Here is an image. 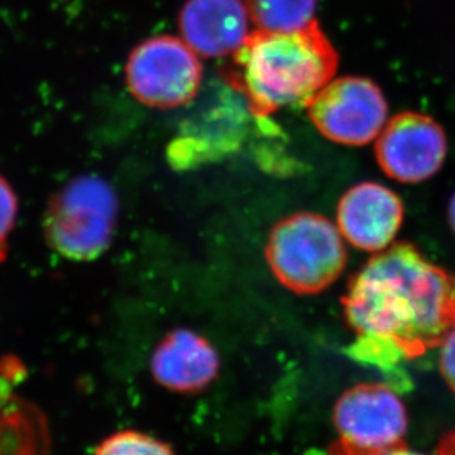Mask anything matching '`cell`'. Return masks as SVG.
Listing matches in <instances>:
<instances>
[{"label":"cell","mask_w":455,"mask_h":455,"mask_svg":"<svg viewBox=\"0 0 455 455\" xmlns=\"http://www.w3.org/2000/svg\"><path fill=\"white\" fill-rule=\"evenodd\" d=\"M118 199L98 176H80L49 199L44 230L48 245L71 261H93L111 245Z\"/></svg>","instance_id":"obj_4"},{"label":"cell","mask_w":455,"mask_h":455,"mask_svg":"<svg viewBox=\"0 0 455 455\" xmlns=\"http://www.w3.org/2000/svg\"><path fill=\"white\" fill-rule=\"evenodd\" d=\"M151 369L161 387L179 394H195L217 379L220 356L204 336L189 329H176L155 348Z\"/></svg>","instance_id":"obj_11"},{"label":"cell","mask_w":455,"mask_h":455,"mask_svg":"<svg viewBox=\"0 0 455 455\" xmlns=\"http://www.w3.org/2000/svg\"><path fill=\"white\" fill-rule=\"evenodd\" d=\"M18 199L12 186L0 174V264L8 258L9 236L15 228Z\"/></svg>","instance_id":"obj_15"},{"label":"cell","mask_w":455,"mask_h":455,"mask_svg":"<svg viewBox=\"0 0 455 455\" xmlns=\"http://www.w3.org/2000/svg\"><path fill=\"white\" fill-rule=\"evenodd\" d=\"M250 21L243 0H186L179 12L181 39L204 58L235 55L250 37Z\"/></svg>","instance_id":"obj_10"},{"label":"cell","mask_w":455,"mask_h":455,"mask_svg":"<svg viewBox=\"0 0 455 455\" xmlns=\"http://www.w3.org/2000/svg\"><path fill=\"white\" fill-rule=\"evenodd\" d=\"M438 455H455V430L445 435L443 443H439Z\"/></svg>","instance_id":"obj_18"},{"label":"cell","mask_w":455,"mask_h":455,"mask_svg":"<svg viewBox=\"0 0 455 455\" xmlns=\"http://www.w3.org/2000/svg\"><path fill=\"white\" fill-rule=\"evenodd\" d=\"M203 82L196 52L176 36H155L132 51L125 64L130 93L147 107L172 109L189 103Z\"/></svg>","instance_id":"obj_5"},{"label":"cell","mask_w":455,"mask_h":455,"mask_svg":"<svg viewBox=\"0 0 455 455\" xmlns=\"http://www.w3.org/2000/svg\"><path fill=\"white\" fill-rule=\"evenodd\" d=\"M439 348V370L448 387L455 392V326L448 331Z\"/></svg>","instance_id":"obj_16"},{"label":"cell","mask_w":455,"mask_h":455,"mask_svg":"<svg viewBox=\"0 0 455 455\" xmlns=\"http://www.w3.org/2000/svg\"><path fill=\"white\" fill-rule=\"evenodd\" d=\"M51 430L44 412L11 395L0 403V455H51Z\"/></svg>","instance_id":"obj_12"},{"label":"cell","mask_w":455,"mask_h":455,"mask_svg":"<svg viewBox=\"0 0 455 455\" xmlns=\"http://www.w3.org/2000/svg\"><path fill=\"white\" fill-rule=\"evenodd\" d=\"M448 224H450V228H451L455 236V192L451 196L450 205H448Z\"/></svg>","instance_id":"obj_19"},{"label":"cell","mask_w":455,"mask_h":455,"mask_svg":"<svg viewBox=\"0 0 455 455\" xmlns=\"http://www.w3.org/2000/svg\"><path fill=\"white\" fill-rule=\"evenodd\" d=\"M309 120L331 142L363 147L378 138L387 120L382 89L370 78L331 80L307 105Z\"/></svg>","instance_id":"obj_7"},{"label":"cell","mask_w":455,"mask_h":455,"mask_svg":"<svg viewBox=\"0 0 455 455\" xmlns=\"http://www.w3.org/2000/svg\"><path fill=\"white\" fill-rule=\"evenodd\" d=\"M342 302L355 333L349 358L403 391L411 383L405 363L438 348L455 326V275L411 243H396L361 267Z\"/></svg>","instance_id":"obj_1"},{"label":"cell","mask_w":455,"mask_h":455,"mask_svg":"<svg viewBox=\"0 0 455 455\" xmlns=\"http://www.w3.org/2000/svg\"><path fill=\"white\" fill-rule=\"evenodd\" d=\"M266 259L282 286L298 295H314L339 279L348 252L333 221L315 212H295L271 228Z\"/></svg>","instance_id":"obj_3"},{"label":"cell","mask_w":455,"mask_h":455,"mask_svg":"<svg viewBox=\"0 0 455 455\" xmlns=\"http://www.w3.org/2000/svg\"><path fill=\"white\" fill-rule=\"evenodd\" d=\"M447 134L432 116L401 112L387 121L376 140V159L387 177L400 183H420L443 168Z\"/></svg>","instance_id":"obj_8"},{"label":"cell","mask_w":455,"mask_h":455,"mask_svg":"<svg viewBox=\"0 0 455 455\" xmlns=\"http://www.w3.org/2000/svg\"><path fill=\"white\" fill-rule=\"evenodd\" d=\"M338 447L371 454L403 445L407 435V408L387 383H363L345 391L333 408Z\"/></svg>","instance_id":"obj_6"},{"label":"cell","mask_w":455,"mask_h":455,"mask_svg":"<svg viewBox=\"0 0 455 455\" xmlns=\"http://www.w3.org/2000/svg\"><path fill=\"white\" fill-rule=\"evenodd\" d=\"M404 221V204L383 185L364 181L347 190L336 210V226L345 242L365 252L392 246Z\"/></svg>","instance_id":"obj_9"},{"label":"cell","mask_w":455,"mask_h":455,"mask_svg":"<svg viewBox=\"0 0 455 455\" xmlns=\"http://www.w3.org/2000/svg\"><path fill=\"white\" fill-rule=\"evenodd\" d=\"M251 21L259 31L291 33L314 21L317 0H245Z\"/></svg>","instance_id":"obj_13"},{"label":"cell","mask_w":455,"mask_h":455,"mask_svg":"<svg viewBox=\"0 0 455 455\" xmlns=\"http://www.w3.org/2000/svg\"><path fill=\"white\" fill-rule=\"evenodd\" d=\"M327 455H425L420 454V452L411 451V450H408L404 445H400V447L389 448V450H385V451L380 452H371V454H355V452H348L342 450V448L338 447V445H333V447L329 450Z\"/></svg>","instance_id":"obj_17"},{"label":"cell","mask_w":455,"mask_h":455,"mask_svg":"<svg viewBox=\"0 0 455 455\" xmlns=\"http://www.w3.org/2000/svg\"><path fill=\"white\" fill-rule=\"evenodd\" d=\"M233 56L228 80L255 116L307 108L335 77L339 55L317 20L291 33H251Z\"/></svg>","instance_id":"obj_2"},{"label":"cell","mask_w":455,"mask_h":455,"mask_svg":"<svg viewBox=\"0 0 455 455\" xmlns=\"http://www.w3.org/2000/svg\"><path fill=\"white\" fill-rule=\"evenodd\" d=\"M93 455H176L168 443L138 430H123L103 439Z\"/></svg>","instance_id":"obj_14"}]
</instances>
